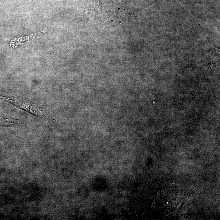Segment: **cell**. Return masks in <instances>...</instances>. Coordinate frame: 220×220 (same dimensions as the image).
<instances>
[{
	"label": "cell",
	"instance_id": "obj_1",
	"mask_svg": "<svg viewBox=\"0 0 220 220\" xmlns=\"http://www.w3.org/2000/svg\"><path fill=\"white\" fill-rule=\"evenodd\" d=\"M1 98L8 103H11L31 114L39 117L47 121L51 120L49 114L44 106L38 104L31 98L13 94L1 95Z\"/></svg>",
	"mask_w": 220,
	"mask_h": 220
}]
</instances>
